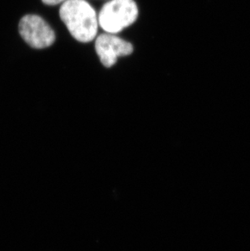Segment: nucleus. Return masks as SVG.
<instances>
[{"label": "nucleus", "mask_w": 250, "mask_h": 251, "mask_svg": "<svg viewBox=\"0 0 250 251\" xmlns=\"http://www.w3.org/2000/svg\"><path fill=\"white\" fill-rule=\"evenodd\" d=\"M59 17L71 35L80 43H90L97 35V14L85 0H66L60 7Z\"/></svg>", "instance_id": "nucleus-1"}, {"label": "nucleus", "mask_w": 250, "mask_h": 251, "mask_svg": "<svg viewBox=\"0 0 250 251\" xmlns=\"http://www.w3.org/2000/svg\"><path fill=\"white\" fill-rule=\"evenodd\" d=\"M138 8L133 0H110L101 7L99 24L107 33H117L137 21Z\"/></svg>", "instance_id": "nucleus-2"}, {"label": "nucleus", "mask_w": 250, "mask_h": 251, "mask_svg": "<svg viewBox=\"0 0 250 251\" xmlns=\"http://www.w3.org/2000/svg\"><path fill=\"white\" fill-rule=\"evenodd\" d=\"M19 32L25 43L35 49L48 48L55 40V34L51 27L37 15H26L22 18Z\"/></svg>", "instance_id": "nucleus-3"}, {"label": "nucleus", "mask_w": 250, "mask_h": 251, "mask_svg": "<svg viewBox=\"0 0 250 251\" xmlns=\"http://www.w3.org/2000/svg\"><path fill=\"white\" fill-rule=\"evenodd\" d=\"M95 50L101 64L111 68L116 64L118 57L129 55L133 52L131 43L113 34H101L95 42Z\"/></svg>", "instance_id": "nucleus-4"}, {"label": "nucleus", "mask_w": 250, "mask_h": 251, "mask_svg": "<svg viewBox=\"0 0 250 251\" xmlns=\"http://www.w3.org/2000/svg\"><path fill=\"white\" fill-rule=\"evenodd\" d=\"M42 1H43V3H45V4L53 6V5L59 4V3H61V2H65L66 0H42Z\"/></svg>", "instance_id": "nucleus-5"}]
</instances>
